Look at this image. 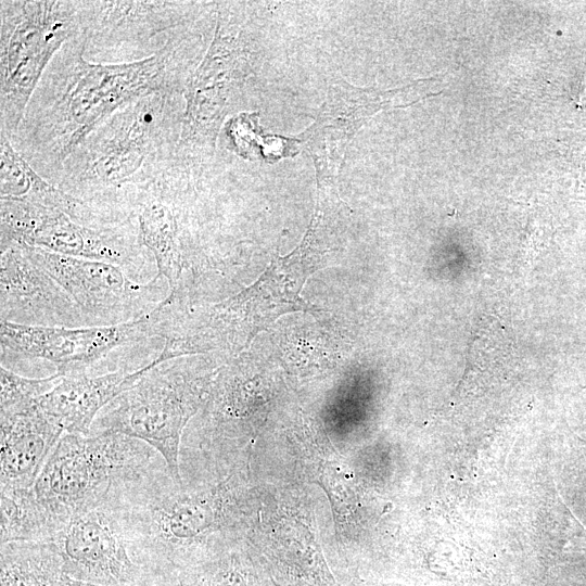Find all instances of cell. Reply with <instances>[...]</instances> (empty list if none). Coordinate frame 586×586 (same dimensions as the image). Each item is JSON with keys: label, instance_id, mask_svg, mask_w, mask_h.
Listing matches in <instances>:
<instances>
[{"label": "cell", "instance_id": "cell-6", "mask_svg": "<svg viewBox=\"0 0 586 586\" xmlns=\"http://www.w3.org/2000/svg\"><path fill=\"white\" fill-rule=\"evenodd\" d=\"M182 358L150 361L141 378L100 411L90 433L116 432L145 442L163 457L176 481H181L182 432L198 410L207 381Z\"/></svg>", "mask_w": 586, "mask_h": 586}, {"label": "cell", "instance_id": "cell-11", "mask_svg": "<svg viewBox=\"0 0 586 586\" xmlns=\"http://www.w3.org/2000/svg\"><path fill=\"white\" fill-rule=\"evenodd\" d=\"M0 327L1 355L49 361L61 377L86 374L114 349L153 337L149 314L114 326L44 327L1 321Z\"/></svg>", "mask_w": 586, "mask_h": 586}, {"label": "cell", "instance_id": "cell-2", "mask_svg": "<svg viewBox=\"0 0 586 586\" xmlns=\"http://www.w3.org/2000/svg\"><path fill=\"white\" fill-rule=\"evenodd\" d=\"M183 112L179 92H156L124 105L77 144L56 187L113 222L129 220V195L174 164Z\"/></svg>", "mask_w": 586, "mask_h": 586}, {"label": "cell", "instance_id": "cell-19", "mask_svg": "<svg viewBox=\"0 0 586 586\" xmlns=\"http://www.w3.org/2000/svg\"><path fill=\"white\" fill-rule=\"evenodd\" d=\"M34 169L0 131V199H22L30 187Z\"/></svg>", "mask_w": 586, "mask_h": 586}, {"label": "cell", "instance_id": "cell-7", "mask_svg": "<svg viewBox=\"0 0 586 586\" xmlns=\"http://www.w3.org/2000/svg\"><path fill=\"white\" fill-rule=\"evenodd\" d=\"M203 8L186 1L79 0L85 58L104 64L152 58L186 30Z\"/></svg>", "mask_w": 586, "mask_h": 586}, {"label": "cell", "instance_id": "cell-16", "mask_svg": "<svg viewBox=\"0 0 586 586\" xmlns=\"http://www.w3.org/2000/svg\"><path fill=\"white\" fill-rule=\"evenodd\" d=\"M1 586H104L65 573L52 542H12L0 548Z\"/></svg>", "mask_w": 586, "mask_h": 586}, {"label": "cell", "instance_id": "cell-9", "mask_svg": "<svg viewBox=\"0 0 586 586\" xmlns=\"http://www.w3.org/2000/svg\"><path fill=\"white\" fill-rule=\"evenodd\" d=\"M21 245L67 293L87 327L137 320L151 313L169 293L168 283L157 273L141 283L131 280L123 268L111 263Z\"/></svg>", "mask_w": 586, "mask_h": 586}, {"label": "cell", "instance_id": "cell-5", "mask_svg": "<svg viewBox=\"0 0 586 586\" xmlns=\"http://www.w3.org/2000/svg\"><path fill=\"white\" fill-rule=\"evenodd\" d=\"M80 31L79 0L0 1V131L9 138L51 61Z\"/></svg>", "mask_w": 586, "mask_h": 586}, {"label": "cell", "instance_id": "cell-13", "mask_svg": "<svg viewBox=\"0 0 586 586\" xmlns=\"http://www.w3.org/2000/svg\"><path fill=\"white\" fill-rule=\"evenodd\" d=\"M424 82L387 91L358 89L346 82L333 85L307 133V148L314 161L341 166L355 131L380 110L406 106L416 100V94L424 95Z\"/></svg>", "mask_w": 586, "mask_h": 586}, {"label": "cell", "instance_id": "cell-4", "mask_svg": "<svg viewBox=\"0 0 586 586\" xmlns=\"http://www.w3.org/2000/svg\"><path fill=\"white\" fill-rule=\"evenodd\" d=\"M163 458L138 438L100 432L64 433L47 459L34 492L56 517L68 522L77 512L103 501Z\"/></svg>", "mask_w": 586, "mask_h": 586}, {"label": "cell", "instance_id": "cell-1", "mask_svg": "<svg viewBox=\"0 0 586 586\" xmlns=\"http://www.w3.org/2000/svg\"><path fill=\"white\" fill-rule=\"evenodd\" d=\"M195 34L189 27L156 55L130 63L85 58L80 31L56 53L10 140L30 167L56 186L77 144L124 105L156 92H183L195 69Z\"/></svg>", "mask_w": 586, "mask_h": 586}, {"label": "cell", "instance_id": "cell-18", "mask_svg": "<svg viewBox=\"0 0 586 586\" xmlns=\"http://www.w3.org/2000/svg\"><path fill=\"white\" fill-rule=\"evenodd\" d=\"M61 378L56 372L46 378H26L1 365L0 415L18 412L36 406L39 398L52 390Z\"/></svg>", "mask_w": 586, "mask_h": 586}, {"label": "cell", "instance_id": "cell-15", "mask_svg": "<svg viewBox=\"0 0 586 586\" xmlns=\"http://www.w3.org/2000/svg\"><path fill=\"white\" fill-rule=\"evenodd\" d=\"M148 369L145 365L131 372L122 368L101 375L62 377L39 398L38 406L64 433L90 435L100 411L132 386Z\"/></svg>", "mask_w": 586, "mask_h": 586}, {"label": "cell", "instance_id": "cell-10", "mask_svg": "<svg viewBox=\"0 0 586 586\" xmlns=\"http://www.w3.org/2000/svg\"><path fill=\"white\" fill-rule=\"evenodd\" d=\"M113 491L75 513L52 540L63 569L76 579L104 586H154L130 549Z\"/></svg>", "mask_w": 586, "mask_h": 586}, {"label": "cell", "instance_id": "cell-17", "mask_svg": "<svg viewBox=\"0 0 586 586\" xmlns=\"http://www.w3.org/2000/svg\"><path fill=\"white\" fill-rule=\"evenodd\" d=\"M0 544L52 542L67 522L56 517L37 497L34 488H0Z\"/></svg>", "mask_w": 586, "mask_h": 586}, {"label": "cell", "instance_id": "cell-14", "mask_svg": "<svg viewBox=\"0 0 586 586\" xmlns=\"http://www.w3.org/2000/svg\"><path fill=\"white\" fill-rule=\"evenodd\" d=\"M0 416V488H31L64 431L38 404Z\"/></svg>", "mask_w": 586, "mask_h": 586}, {"label": "cell", "instance_id": "cell-12", "mask_svg": "<svg viewBox=\"0 0 586 586\" xmlns=\"http://www.w3.org/2000/svg\"><path fill=\"white\" fill-rule=\"evenodd\" d=\"M0 317L29 326L87 327L61 285L15 244L1 251Z\"/></svg>", "mask_w": 586, "mask_h": 586}, {"label": "cell", "instance_id": "cell-3", "mask_svg": "<svg viewBox=\"0 0 586 586\" xmlns=\"http://www.w3.org/2000/svg\"><path fill=\"white\" fill-rule=\"evenodd\" d=\"M216 13L212 43L182 92L184 112L175 163L196 173L212 160L221 123L243 99L252 72L243 11L222 2Z\"/></svg>", "mask_w": 586, "mask_h": 586}, {"label": "cell", "instance_id": "cell-8", "mask_svg": "<svg viewBox=\"0 0 586 586\" xmlns=\"http://www.w3.org/2000/svg\"><path fill=\"white\" fill-rule=\"evenodd\" d=\"M0 251L15 244L126 268L144 265L149 251L140 242L135 218L106 228L73 220L62 211L23 199H0Z\"/></svg>", "mask_w": 586, "mask_h": 586}]
</instances>
